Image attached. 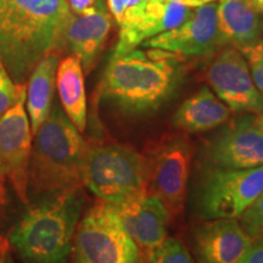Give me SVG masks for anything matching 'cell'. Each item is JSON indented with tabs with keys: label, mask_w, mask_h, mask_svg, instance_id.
Segmentation results:
<instances>
[{
	"label": "cell",
	"mask_w": 263,
	"mask_h": 263,
	"mask_svg": "<svg viewBox=\"0 0 263 263\" xmlns=\"http://www.w3.org/2000/svg\"><path fill=\"white\" fill-rule=\"evenodd\" d=\"M68 0H0V64L25 84L42 58L64 45Z\"/></svg>",
	"instance_id": "1"
},
{
	"label": "cell",
	"mask_w": 263,
	"mask_h": 263,
	"mask_svg": "<svg viewBox=\"0 0 263 263\" xmlns=\"http://www.w3.org/2000/svg\"><path fill=\"white\" fill-rule=\"evenodd\" d=\"M174 55L153 49L114 54L101 82V97L126 114H149L170 97L178 77Z\"/></svg>",
	"instance_id": "2"
},
{
	"label": "cell",
	"mask_w": 263,
	"mask_h": 263,
	"mask_svg": "<svg viewBox=\"0 0 263 263\" xmlns=\"http://www.w3.org/2000/svg\"><path fill=\"white\" fill-rule=\"evenodd\" d=\"M34 136L29 161L33 190L58 194L80 189L90 146L64 110L51 108Z\"/></svg>",
	"instance_id": "3"
},
{
	"label": "cell",
	"mask_w": 263,
	"mask_h": 263,
	"mask_svg": "<svg viewBox=\"0 0 263 263\" xmlns=\"http://www.w3.org/2000/svg\"><path fill=\"white\" fill-rule=\"evenodd\" d=\"M82 207L78 189L54 194L26 211L10 232L9 242L25 263H66Z\"/></svg>",
	"instance_id": "4"
},
{
	"label": "cell",
	"mask_w": 263,
	"mask_h": 263,
	"mask_svg": "<svg viewBox=\"0 0 263 263\" xmlns=\"http://www.w3.org/2000/svg\"><path fill=\"white\" fill-rule=\"evenodd\" d=\"M147 166L133 147L121 144L91 149L85 163L83 185L103 201L120 205L146 190Z\"/></svg>",
	"instance_id": "5"
},
{
	"label": "cell",
	"mask_w": 263,
	"mask_h": 263,
	"mask_svg": "<svg viewBox=\"0 0 263 263\" xmlns=\"http://www.w3.org/2000/svg\"><path fill=\"white\" fill-rule=\"evenodd\" d=\"M73 263H141L112 203L101 200L85 213L74 233Z\"/></svg>",
	"instance_id": "6"
},
{
	"label": "cell",
	"mask_w": 263,
	"mask_h": 263,
	"mask_svg": "<svg viewBox=\"0 0 263 263\" xmlns=\"http://www.w3.org/2000/svg\"><path fill=\"white\" fill-rule=\"evenodd\" d=\"M263 192V164L230 170L207 167L199 184L197 207L205 218H239Z\"/></svg>",
	"instance_id": "7"
},
{
	"label": "cell",
	"mask_w": 263,
	"mask_h": 263,
	"mask_svg": "<svg viewBox=\"0 0 263 263\" xmlns=\"http://www.w3.org/2000/svg\"><path fill=\"white\" fill-rule=\"evenodd\" d=\"M27 93V91H26ZM26 94L0 116V202L6 200L10 184L22 202H28L32 129L26 111Z\"/></svg>",
	"instance_id": "8"
},
{
	"label": "cell",
	"mask_w": 263,
	"mask_h": 263,
	"mask_svg": "<svg viewBox=\"0 0 263 263\" xmlns=\"http://www.w3.org/2000/svg\"><path fill=\"white\" fill-rule=\"evenodd\" d=\"M207 81L230 110L252 115L263 112V99L239 49L229 47L219 52L207 70Z\"/></svg>",
	"instance_id": "9"
},
{
	"label": "cell",
	"mask_w": 263,
	"mask_h": 263,
	"mask_svg": "<svg viewBox=\"0 0 263 263\" xmlns=\"http://www.w3.org/2000/svg\"><path fill=\"white\" fill-rule=\"evenodd\" d=\"M209 167L241 170L263 164V132L252 114L233 121L203 149Z\"/></svg>",
	"instance_id": "10"
},
{
	"label": "cell",
	"mask_w": 263,
	"mask_h": 263,
	"mask_svg": "<svg viewBox=\"0 0 263 263\" xmlns=\"http://www.w3.org/2000/svg\"><path fill=\"white\" fill-rule=\"evenodd\" d=\"M144 48L178 57H209L223 45L217 24V3L194 9L193 15L178 27L147 39Z\"/></svg>",
	"instance_id": "11"
},
{
	"label": "cell",
	"mask_w": 263,
	"mask_h": 263,
	"mask_svg": "<svg viewBox=\"0 0 263 263\" xmlns=\"http://www.w3.org/2000/svg\"><path fill=\"white\" fill-rule=\"evenodd\" d=\"M190 147L182 139L164 143L156 151L150 164L154 194L162 200L170 212L178 213L183 207L189 177Z\"/></svg>",
	"instance_id": "12"
},
{
	"label": "cell",
	"mask_w": 263,
	"mask_h": 263,
	"mask_svg": "<svg viewBox=\"0 0 263 263\" xmlns=\"http://www.w3.org/2000/svg\"><path fill=\"white\" fill-rule=\"evenodd\" d=\"M115 206L124 229L139 248L153 251L167 238L170 211L156 194L144 190Z\"/></svg>",
	"instance_id": "13"
},
{
	"label": "cell",
	"mask_w": 263,
	"mask_h": 263,
	"mask_svg": "<svg viewBox=\"0 0 263 263\" xmlns=\"http://www.w3.org/2000/svg\"><path fill=\"white\" fill-rule=\"evenodd\" d=\"M194 242L199 263H238L254 240L236 218H219L196 228Z\"/></svg>",
	"instance_id": "14"
},
{
	"label": "cell",
	"mask_w": 263,
	"mask_h": 263,
	"mask_svg": "<svg viewBox=\"0 0 263 263\" xmlns=\"http://www.w3.org/2000/svg\"><path fill=\"white\" fill-rule=\"evenodd\" d=\"M112 15L105 2L94 12L83 16L72 14L64 33V44L72 55L80 59L84 72H90L105 47L111 28Z\"/></svg>",
	"instance_id": "15"
},
{
	"label": "cell",
	"mask_w": 263,
	"mask_h": 263,
	"mask_svg": "<svg viewBox=\"0 0 263 263\" xmlns=\"http://www.w3.org/2000/svg\"><path fill=\"white\" fill-rule=\"evenodd\" d=\"M194 9L177 0H147L145 14L136 28L120 34L114 54L133 50L156 35L178 27L193 15Z\"/></svg>",
	"instance_id": "16"
},
{
	"label": "cell",
	"mask_w": 263,
	"mask_h": 263,
	"mask_svg": "<svg viewBox=\"0 0 263 263\" xmlns=\"http://www.w3.org/2000/svg\"><path fill=\"white\" fill-rule=\"evenodd\" d=\"M261 14L246 0H219L217 24L223 45L241 49L261 41Z\"/></svg>",
	"instance_id": "17"
},
{
	"label": "cell",
	"mask_w": 263,
	"mask_h": 263,
	"mask_svg": "<svg viewBox=\"0 0 263 263\" xmlns=\"http://www.w3.org/2000/svg\"><path fill=\"white\" fill-rule=\"evenodd\" d=\"M229 117L230 108L210 88L202 87L180 105L173 123L190 133H201L222 126Z\"/></svg>",
	"instance_id": "18"
},
{
	"label": "cell",
	"mask_w": 263,
	"mask_h": 263,
	"mask_svg": "<svg viewBox=\"0 0 263 263\" xmlns=\"http://www.w3.org/2000/svg\"><path fill=\"white\" fill-rule=\"evenodd\" d=\"M59 62L60 60L58 52H50L39 60L29 74L27 93H26V111L33 134L37 133L50 115L55 85H57Z\"/></svg>",
	"instance_id": "19"
},
{
	"label": "cell",
	"mask_w": 263,
	"mask_h": 263,
	"mask_svg": "<svg viewBox=\"0 0 263 263\" xmlns=\"http://www.w3.org/2000/svg\"><path fill=\"white\" fill-rule=\"evenodd\" d=\"M57 88L66 116L83 133L87 127V97L84 71L77 57L70 55L59 62Z\"/></svg>",
	"instance_id": "20"
},
{
	"label": "cell",
	"mask_w": 263,
	"mask_h": 263,
	"mask_svg": "<svg viewBox=\"0 0 263 263\" xmlns=\"http://www.w3.org/2000/svg\"><path fill=\"white\" fill-rule=\"evenodd\" d=\"M150 263H194L192 256L178 239L166 238L151 251Z\"/></svg>",
	"instance_id": "21"
},
{
	"label": "cell",
	"mask_w": 263,
	"mask_h": 263,
	"mask_svg": "<svg viewBox=\"0 0 263 263\" xmlns=\"http://www.w3.org/2000/svg\"><path fill=\"white\" fill-rule=\"evenodd\" d=\"M239 223L254 241L263 239V192L239 216Z\"/></svg>",
	"instance_id": "22"
},
{
	"label": "cell",
	"mask_w": 263,
	"mask_h": 263,
	"mask_svg": "<svg viewBox=\"0 0 263 263\" xmlns=\"http://www.w3.org/2000/svg\"><path fill=\"white\" fill-rule=\"evenodd\" d=\"M26 91V85L14 82L4 66L0 64V116L8 112Z\"/></svg>",
	"instance_id": "23"
},
{
	"label": "cell",
	"mask_w": 263,
	"mask_h": 263,
	"mask_svg": "<svg viewBox=\"0 0 263 263\" xmlns=\"http://www.w3.org/2000/svg\"><path fill=\"white\" fill-rule=\"evenodd\" d=\"M239 50L244 55L255 87L257 88L258 93L263 99V41L261 39V41L239 49Z\"/></svg>",
	"instance_id": "24"
},
{
	"label": "cell",
	"mask_w": 263,
	"mask_h": 263,
	"mask_svg": "<svg viewBox=\"0 0 263 263\" xmlns=\"http://www.w3.org/2000/svg\"><path fill=\"white\" fill-rule=\"evenodd\" d=\"M147 0H123L124 14L120 25V34H126L136 28L145 14Z\"/></svg>",
	"instance_id": "25"
},
{
	"label": "cell",
	"mask_w": 263,
	"mask_h": 263,
	"mask_svg": "<svg viewBox=\"0 0 263 263\" xmlns=\"http://www.w3.org/2000/svg\"><path fill=\"white\" fill-rule=\"evenodd\" d=\"M103 3L104 0H68L72 14L77 16L91 14Z\"/></svg>",
	"instance_id": "26"
},
{
	"label": "cell",
	"mask_w": 263,
	"mask_h": 263,
	"mask_svg": "<svg viewBox=\"0 0 263 263\" xmlns=\"http://www.w3.org/2000/svg\"><path fill=\"white\" fill-rule=\"evenodd\" d=\"M238 263H263V239L254 241L246 255Z\"/></svg>",
	"instance_id": "27"
},
{
	"label": "cell",
	"mask_w": 263,
	"mask_h": 263,
	"mask_svg": "<svg viewBox=\"0 0 263 263\" xmlns=\"http://www.w3.org/2000/svg\"><path fill=\"white\" fill-rule=\"evenodd\" d=\"M107 8L110 14L112 15L115 21L118 24V26L122 24L124 14L123 0H107Z\"/></svg>",
	"instance_id": "28"
},
{
	"label": "cell",
	"mask_w": 263,
	"mask_h": 263,
	"mask_svg": "<svg viewBox=\"0 0 263 263\" xmlns=\"http://www.w3.org/2000/svg\"><path fill=\"white\" fill-rule=\"evenodd\" d=\"M180 4L188 6L190 9H197L200 6L211 4V3H215L216 0H177Z\"/></svg>",
	"instance_id": "29"
},
{
	"label": "cell",
	"mask_w": 263,
	"mask_h": 263,
	"mask_svg": "<svg viewBox=\"0 0 263 263\" xmlns=\"http://www.w3.org/2000/svg\"><path fill=\"white\" fill-rule=\"evenodd\" d=\"M258 14H263V0H246Z\"/></svg>",
	"instance_id": "30"
},
{
	"label": "cell",
	"mask_w": 263,
	"mask_h": 263,
	"mask_svg": "<svg viewBox=\"0 0 263 263\" xmlns=\"http://www.w3.org/2000/svg\"><path fill=\"white\" fill-rule=\"evenodd\" d=\"M0 263H14L11 256L9 255L8 250H2L0 251Z\"/></svg>",
	"instance_id": "31"
},
{
	"label": "cell",
	"mask_w": 263,
	"mask_h": 263,
	"mask_svg": "<svg viewBox=\"0 0 263 263\" xmlns=\"http://www.w3.org/2000/svg\"><path fill=\"white\" fill-rule=\"evenodd\" d=\"M256 124H257L259 129L263 132V112L259 114V116L256 118Z\"/></svg>",
	"instance_id": "32"
}]
</instances>
